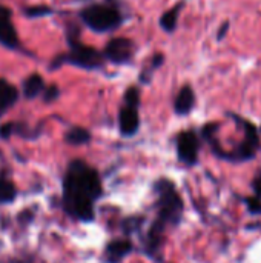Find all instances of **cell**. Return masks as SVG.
I'll use <instances>...</instances> for the list:
<instances>
[{
	"mask_svg": "<svg viewBox=\"0 0 261 263\" xmlns=\"http://www.w3.org/2000/svg\"><path fill=\"white\" fill-rule=\"evenodd\" d=\"M103 193L100 174L83 160H72L63 177V208L80 220L92 222L95 217V202Z\"/></svg>",
	"mask_w": 261,
	"mask_h": 263,
	"instance_id": "1",
	"label": "cell"
},
{
	"mask_svg": "<svg viewBox=\"0 0 261 263\" xmlns=\"http://www.w3.org/2000/svg\"><path fill=\"white\" fill-rule=\"evenodd\" d=\"M155 193H157V219L152 222L149 233L155 234V236H163L165 230L168 225H177L182 220L183 216V200L182 196L178 194L175 185L168 180V179H160L155 186H154Z\"/></svg>",
	"mask_w": 261,
	"mask_h": 263,
	"instance_id": "2",
	"label": "cell"
},
{
	"mask_svg": "<svg viewBox=\"0 0 261 263\" xmlns=\"http://www.w3.org/2000/svg\"><path fill=\"white\" fill-rule=\"evenodd\" d=\"M80 17L83 23L95 32L112 31L122 22L120 12L114 6L105 5V3H95V5L86 6L80 12Z\"/></svg>",
	"mask_w": 261,
	"mask_h": 263,
	"instance_id": "3",
	"label": "cell"
},
{
	"mask_svg": "<svg viewBox=\"0 0 261 263\" xmlns=\"http://www.w3.org/2000/svg\"><path fill=\"white\" fill-rule=\"evenodd\" d=\"M75 32H77V28H74L72 32L68 31V42H69L71 51H69V54L62 55L63 60H60V62H68L71 65H75V66H80L85 69H95V68L102 66L103 54L92 46L83 45L78 40V35Z\"/></svg>",
	"mask_w": 261,
	"mask_h": 263,
	"instance_id": "4",
	"label": "cell"
},
{
	"mask_svg": "<svg viewBox=\"0 0 261 263\" xmlns=\"http://www.w3.org/2000/svg\"><path fill=\"white\" fill-rule=\"evenodd\" d=\"M235 119L240 125L245 126V140L232 153L225 154L222 159L232 162V163H243V162H248L255 157L257 149L260 148V137H258L257 128L251 122L240 119V117H235Z\"/></svg>",
	"mask_w": 261,
	"mask_h": 263,
	"instance_id": "5",
	"label": "cell"
},
{
	"mask_svg": "<svg viewBox=\"0 0 261 263\" xmlns=\"http://www.w3.org/2000/svg\"><path fill=\"white\" fill-rule=\"evenodd\" d=\"M200 140L194 131H183L177 137V156L178 160L188 166H194L198 160Z\"/></svg>",
	"mask_w": 261,
	"mask_h": 263,
	"instance_id": "6",
	"label": "cell"
},
{
	"mask_svg": "<svg viewBox=\"0 0 261 263\" xmlns=\"http://www.w3.org/2000/svg\"><path fill=\"white\" fill-rule=\"evenodd\" d=\"M132 54H134V43L129 39L115 37V39L108 42L105 52H103V57H106L112 63L123 65V63H128L131 60Z\"/></svg>",
	"mask_w": 261,
	"mask_h": 263,
	"instance_id": "7",
	"label": "cell"
},
{
	"mask_svg": "<svg viewBox=\"0 0 261 263\" xmlns=\"http://www.w3.org/2000/svg\"><path fill=\"white\" fill-rule=\"evenodd\" d=\"M11 18V9L6 6H0V43L6 48L15 49L18 46V37Z\"/></svg>",
	"mask_w": 261,
	"mask_h": 263,
	"instance_id": "8",
	"label": "cell"
},
{
	"mask_svg": "<svg viewBox=\"0 0 261 263\" xmlns=\"http://www.w3.org/2000/svg\"><path fill=\"white\" fill-rule=\"evenodd\" d=\"M118 128H120L122 136H126V137L134 136L140 128L138 108H132V106L125 105L118 114Z\"/></svg>",
	"mask_w": 261,
	"mask_h": 263,
	"instance_id": "9",
	"label": "cell"
},
{
	"mask_svg": "<svg viewBox=\"0 0 261 263\" xmlns=\"http://www.w3.org/2000/svg\"><path fill=\"white\" fill-rule=\"evenodd\" d=\"M132 251V243L128 239L112 240L105 251V259L108 263H120Z\"/></svg>",
	"mask_w": 261,
	"mask_h": 263,
	"instance_id": "10",
	"label": "cell"
},
{
	"mask_svg": "<svg viewBox=\"0 0 261 263\" xmlns=\"http://www.w3.org/2000/svg\"><path fill=\"white\" fill-rule=\"evenodd\" d=\"M195 106V92L189 85H185L175 97L174 111L178 116H188Z\"/></svg>",
	"mask_w": 261,
	"mask_h": 263,
	"instance_id": "11",
	"label": "cell"
},
{
	"mask_svg": "<svg viewBox=\"0 0 261 263\" xmlns=\"http://www.w3.org/2000/svg\"><path fill=\"white\" fill-rule=\"evenodd\" d=\"M18 91L14 85L6 82L5 79H0V116L8 112L17 102Z\"/></svg>",
	"mask_w": 261,
	"mask_h": 263,
	"instance_id": "12",
	"label": "cell"
},
{
	"mask_svg": "<svg viewBox=\"0 0 261 263\" xmlns=\"http://www.w3.org/2000/svg\"><path fill=\"white\" fill-rule=\"evenodd\" d=\"M45 91V80L40 74H31L23 83V96L26 99H35Z\"/></svg>",
	"mask_w": 261,
	"mask_h": 263,
	"instance_id": "13",
	"label": "cell"
},
{
	"mask_svg": "<svg viewBox=\"0 0 261 263\" xmlns=\"http://www.w3.org/2000/svg\"><path fill=\"white\" fill-rule=\"evenodd\" d=\"M183 3L175 5L174 8H171L169 11H166L162 17H160V26L166 31V32H174L178 23V15H180V9H182Z\"/></svg>",
	"mask_w": 261,
	"mask_h": 263,
	"instance_id": "14",
	"label": "cell"
},
{
	"mask_svg": "<svg viewBox=\"0 0 261 263\" xmlns=\"http://www.w3.org/2000/svg\"><path fill=\"white\" fill-rule=\"evenodd\" d=\"M65 140L69 145H85L91 140V133L85 128L80 126H74L71 128L66 134H65Z\"/></svg>",
	"mask_w": 261,
	"mask_h": 263,
	"instance_id": "15",
	"label": "cell"
},
{
	"mask_svg": "<svg viewBox=\"0 0 261 263\" xmlns=\"http://www.w3.org/2000/svg\"><path fill=\"white\" fill-rule=\"evenodd\" d=\"M17 196L15 186L11 180L0 177V203H9Z\"/></svg>",
	"mask_w": 261,
	"mask_h": 263,
	"instance_id": "16",
	"label": "cell"
},
{
	"mask_svg": "<svg viewBox=\"0 0 261 263\" xmlns=\"http://www.w3.org/2000/svg\"><path fill=\"white\" fill-rule=\"evenodd\" d=\"M140 103V91L137 86H131L126 89L125 92V105L126 106H132V108H138Z\"/></svg>",
	"mask_w": 261,
	"mask_h": 263,
	"instance_id": "17",
	"label": "cell"
},
{
	"mask_svg": "<svg viewBox=\"0 0 261 263\" xmlns=\"http://www.w3.org/2000/svg\"><path fill=\"white\" fill-rule=\"evenodd\" d=\"M52 14V8L45 6V5H38V6H29L25 9V15L28 17H43V15H49Z\"/></svg>",
	"mask_w": 261,
	"mask_h": 263,
	"instance_id": "18",
	"label": "cell"
},
{
	"mask_svg": "<svg viewBox=\"0 0 261 263\" xmlns=\"http://www.w3.org/2000/svg\"><path fill=\"white\" fill-rule=\"evenodd\" d=\"M17 128H18V125L17 123H12V122H9V123H3L2 126H0V137L2 139H9L14 133H17Z\"/></svg>",
	"mask_w": 261,
	"mask_h": 263,
	"instance_id": "19",
	"label": "cell"
},
{
	"mask_svg": "<svg viewBox=\"0 0 261 263\" xmlns=\"http://www.w3.org/2000/svg\"><path fill=\"white\" fill-rule=\"evenodd\" d=\"M58 94H60L58 88H57L55 85H51V86H48V88L43 91V100H45L46 103L54 102V100L58 97Z\"/></svg>",
	"mask_w": 261,
	"mask_h": 263,
	"instance_id": "20",
	"label": "cell"
},
{
	"mask_svg": "<svg viewBox=\"0 0 261 263\" xmlns=\"http://www.w3.org/2000/svg\"><path fill=\"white\" fill-rule=\"evenodd\" d=\"M248 206H249V210H251V213H254V214H258L261 213V200L260 199H255V200H248Z\"/></svg>",
	"mask_w": 261,
	"mask_h": 263,
	"instance_id": "21",
	"label": "cell"
},
{
	"mask_svg": "<svg viewBox=\"0 0 261 263\" xmlns=\"http://www.w3.org/2000/svg\"><path fill=\"white\" fill-rule=\"evenodd\" d=\"M229 28H231V23H229V22H225V23L218 28V31H217V40H223V39L226 37Z\"/></svg>",
	"mask_w": 261,
	"mask_h": 263,
	"instance_id": "22",
	"label": "cell"
},
{
	"mask_svg": "<svg viewBox=\"0 0 261 263\" xmlns=\"http://www.w3.org/2000/svg\"><path fill=\"white\" fill-rule=\"evenodd\" d=\"M252 188H254V191H255V194H257V197L261 200V173L254 179V182H252Z\"/></svg>",
	"mask_w": 261,
	"mask_h": 263,
	"instance_id": "23",
	"label": "cell"
}]
</instances>
